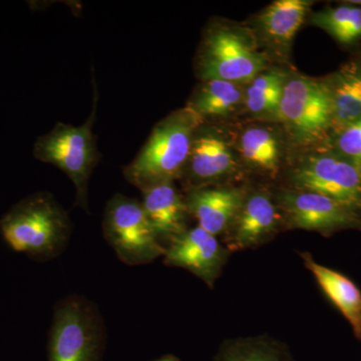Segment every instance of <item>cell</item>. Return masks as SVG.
Instances as JSON below:
<instances>
[{"label": "cell", "instance_id": "3957f363", "mask_svg": "<svg viewBox=\"0 0 361 361\" xmlns=\"http://www.w3.org/2000/svg\"><path fill=\"white\" fill-rule=\"evenodd\" d=\"M94 104L90 115L80 127L58 123L47 134L40 135L33 146V156L51 164L68 176L77 190L75 205L89 212V182L99 163L96 135L92 126L97 118L99 94L94 85Z\"/></svg>", "mask_w": 361, "mask_h": 361}, {"label": "cell", "instance_id": "e0dca14e", "mask_svg": "<svg viewBox=\"0 0 361 361\" xmlns=\"http://www.w3.org/2000/svg\"><path fill=\"white\" fill-rule=\"evenodd\" d=\"M213 361H296L283 342L267 334L237 337L221 344Z\"/></svg>", "mask_w": 361, "mask_h": 361}, {"label": "cell", "instance_id": "cb8c5ba5", "mask_svg": "<svg viewBox=\"0 0 361 361\" xmlns=\"http://www.w3.org/2000/svg\"><path fill=\"white\" fill-rule=\"evenodd\" d=\"M154 361H180L179 358L177 356L172 355H167L161 356V357L158 358V360Z\"/></svg>", "mask_w": 361, "mask_h": 361}, {"label": "cell", "instance_id": "5b68a950", "mask_svg": "<svg viewBox=\"0 0 361 361\" xmlns=\"http://www.w3.org/2000/svg\"><path fill=\"white\" fill-rule=\"evenodd\" d=\"M103 232L126 264H146L165 255L166 247L161 245L142 203L122 194L115 195L106 204Z\"/></svg>", "mask_w": 361, "mask_h": 361}, {"label": "cell", "instance_id": "44dd1931", "mask_svg": "<svg viewBox=\"0 0 361 361\" xmlns=\"http://www.w3.org/2000/svg\"><path fill=\"white\" fill-rule=\"evenodd\" d=\"M286 75L279 71H263L249 82L244 94L247 110L254 115L278 116Z\"/></svg>", "mask_w": 361, "mask_h": 361}, {"label": "cell", "instance_id": "277c9868", "mask_svg": "<svg viewBox=\"0 0 361 361\" xmlns=\"http://www.w3.org/2000/svg\"><path fill=\"white\" fill-rule=\"evenodd\" d=\"M104 326L96 306L71 295L56 304L49 341V361H99Z\"/></svg>", "mask_w": 361, "mask_h": 361}, {"label": "cell", "instance_id": "6da1fadb", "mask_svg": "<svg viewBox=\"0 0 361 361\" xmlns=\"http://www.w3.org/2000/svg\"><path fill=\"white\" fill-rule=\"evenodd\" d=\"M71 233L68 213L47 192L26 197L0 219V234L7 246L37 260L59 255Z\"/></svg>", "mask_w": 361, "mask_h": 361}, {"label": "cell", "instance_id": "9a60e30c", "mask_svg": "<svg viewBox=\"0 0 361 361\" xmlns=\"http://www.w3.org/2000/svg\"><path fill=\"white\" fill-rule=\"evenodd\" d=\"M299 254L324 295L348 320L353 334L361 341V291L357 285L338 271L316 262L308 252Z\"/></svg>", "mask_w": 361, "mask_h": 361}, {"label": "cell", "instance_id": "9c48e42d", "mask_svg": "<svg viewBox=\"0 0 361 361\" xmlns=\"http://www.w3.org/2000/svg\"><path fill=\"white\" fill-rule=\"evenodd\" d=\"M290 182L295 190L329 197L361 214V174L344 158L310 157L292 171Z\"/></svg>", "mask_w": 361, "mask_h": 361}, {"label": "cell", "instance_id": "ba28073f", "mask_svg": "<svg viewBox=\"0 0 361 361\" xmlns=\"http://www.w3.org/2000/svg\"><path fill=\"white\" fill-rule=\"evenodd\" d=\"M284 226L331 236L341 230H361V214L329 197L291 190L278 195Z\"/></svg>", "mask_w": 361, "mask_h": 361}, {"label": "cell", "instance_id": "8992f818", "mask_svg": "<svg viewBox=\"0 0 361 361\" xmlns=\"http://www.w3.org/2000/svg\"><path fill=\"white\" fill-rule=\"evenodd\" d=\"M267 58L246 35L232 28H214L206 35L198 58L203 80L246 84L264 71Z\"/></svg>", "mask_w": 361, "mask_h": 361}, {"label": "cell", "instance_id": "52a82bcc", "mask_svg": "<svg viewBox=\"0 0 361 361\" xmlns=\"http://www.w3.org/2000/svg\"><path fill=\"white\" fill-rule=\"evenodd\" d=\"M278 118L295 141L322 139L332 128V106L326 82L310 78H287Z\"/></svg>", "mask_w": 361, "mask_h": 361}, {"label": "cell", "instance_id": "d6986e66", "mask_svg": "<svg viewBox=\"0 0 361 361\" xmlns=\"http://www.w3.org/2000/svg\"><path fill=\"white\" fill-rule=\"evenodd\" d=\"M245 90L239 84L221 80H204L188 104L203 120L211 116H224L244 102Z\"/></svg>", "mask_w": 361, "mask_h": 361}, {"label": "cell", "instance_id": "8fae6325", "mask_svg": "<svg viewBox=\"0 0 361 361\" xmlns=\"http://www.w3.org/2000/svg\"><path fill=\"white\" fill-rule=\"evenodd\" d=\"M284 225L283 217L267 192L247 194L236 219L226 233L230 252L257 248L274 238Z\"/></svg>", "mask_w": 361, "mask_h": 361}, {"label": "cell", "instance_id": "ffe728a7", "mask_svg": "<svg viewBox=\"0 0 361 361\" xmlns=\"http://www.w3.org/2000/svg\"><path fill=\"white\" fill-rule=\"evenodd\" d=\"M240 151L252 167L277 175L280 165V145L276 135L267 128L254 127L246 130L240 140Z\"/></svg>", "mask_w": 361, "mask_h": 361}, {"label": "cell", "instance_id": "7a4b0ae2", "mask_svg": "<svg viewBox=\"0 0 361 361\" xmlns=\"http://www.w3.org/2000/svg\"><path fill=\"white\" fill-rule=\"evenodd\" d=\"M201 122L187 106L159 123L140 153L123 168L128 182L142 192L182 177Z\"/></svg>", "mask_w": 361, "mask_h": 361}, {"label": "cell", "instance_id": "2e32d148", "mask_svg": "<svg viewBox=\"0 0 361 361\" xmlns=\"http://www.w3.org/2000/svg\"><path fill=\"white\" fill-rule=\"evenodd\" d=\"M312 2L307 0H277L258 16L261 35L272 47L287 49L300 30Z\"/></svg>", "mask_w": 361, "mask_h": 361}, {"label": "cell", "instance_id": "7c38bea8", "mask_svg": "<svg viewBox=\"0 0 361 361\" xmlns=\"http://www.w3.org/2000/svg\"><path fill=\"white\" fill-rule=\"evenodd\" d=\"M247 194L238 187H199L189 190L185 202L189 215L198 221L199 227L218 237L230 229Z\"/></svg>", "mask_w": 361, "mask_h": 361}, {"label": "cell", "instance_id": "4fadbf2b", "mask_svg": "<svg viewBox=\"0 0 361 361\" xmlns=\"http://www.w3.org/2000/svg\"><path fill=\"white\" fill-rule=\"evenodd\" d=\"M237 161L224 139L210 132L195 133L189 160L182 176L190 189L211 186L216 180L235 174Z\"/></svg>", "mask_w": 361, "mask_h": 361}, {"label": "cell", "instance_id": "7402d4cb", "mask_svg": "<svg viewBox=\"0 0 361 361\" xmlns=\"http://www.w3.org/2000/svg\"><path fill=\"white\" fill-rule=\"evenodd\" d=\"M311 21L341 44L361 39L360 7L342 6L324 9L313 14Z\"/></svg>", "mask_w": 361, "mask_h": 361}, {"label": "cell", "instance_id": "603a6c76", "mask_svg": "<svg viewBox=\"0 0 361 361\" xmlns=\"http://www.w3.org/2000/svg\"><path fill=\"white\" fill-rule=\"evenodd\" d=\"M337 148L361 174V118L338 133Z\"/></svg>", "mask_w": 361, "mask_h": 361}, {"label": "cell", "instance_id": "5bb4252c", "mask_svg": "<svg viewBox=\"0 0 361 361\" xmlns=\"http://www.w3.org/2000/svg\"><path fill=\"white\" fill-rule=\"evenodd\" d=\"M142 208L160 241L169 243L186 231L188 212L185 198L174 183H161L144 190Z\"/></svg>", "mask_w": 361, "mask_h": 361}, {"label": "cell", "instance_id": "30bf717a", "mask_svg": "<svg viewBox=\"0 0 361 361\" xmlns=\"http://www.w3.org/2000/svg\"><path fill=\"white\" fill-rule=\"evenodd\" d=\"M231 254L217 237L196 226L169 242L164 264L188 270L213 288Z\"/></svg>", "mask_w": 361, "mask_h": 361}, {"label": "cell", "instance_id": "ac0fdd59", "mask_svg": "<svg viewBox=\"0 0 361 361\" xmlns=\"http://www.w3.org/2000/svg\"><path fill=\"white\" fill-rule=\"evenodd\" d=\"M326 85L331 99L332 128L341 133L361 118V71L348 68Z\"/></svg>", "mask_w": 361, "mask_h": 361}]
</instances>
